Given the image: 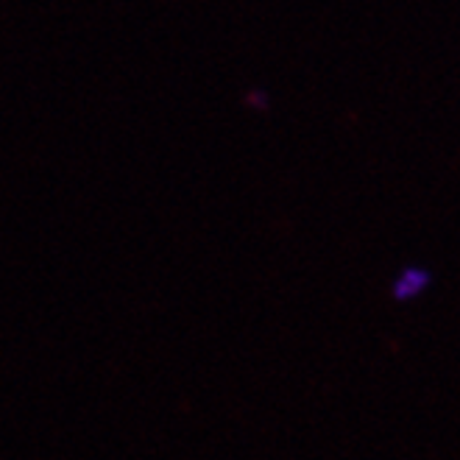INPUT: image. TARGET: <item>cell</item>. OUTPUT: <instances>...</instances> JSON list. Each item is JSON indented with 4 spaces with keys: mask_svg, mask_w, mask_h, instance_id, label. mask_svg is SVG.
<instances>
[{
    "mask_svg": "<svg viewBox=\"0 0 460 460\" xmlns=\"http://www.w3.org/2000/svg\"><path fill=\"white\" fill-rule=\"evenodd\" d=\"M429 282H432V277H429L427 268L411 265V268H404L402 274L394 279L391 296H394L396 302H411V299H416V296H421L429 288Z\"/></svg>",
    "mask_w": 460,
    "mask_h": 460,
    "instance_id": "cell-1",
    "label": "cell"
}]
</instances>
